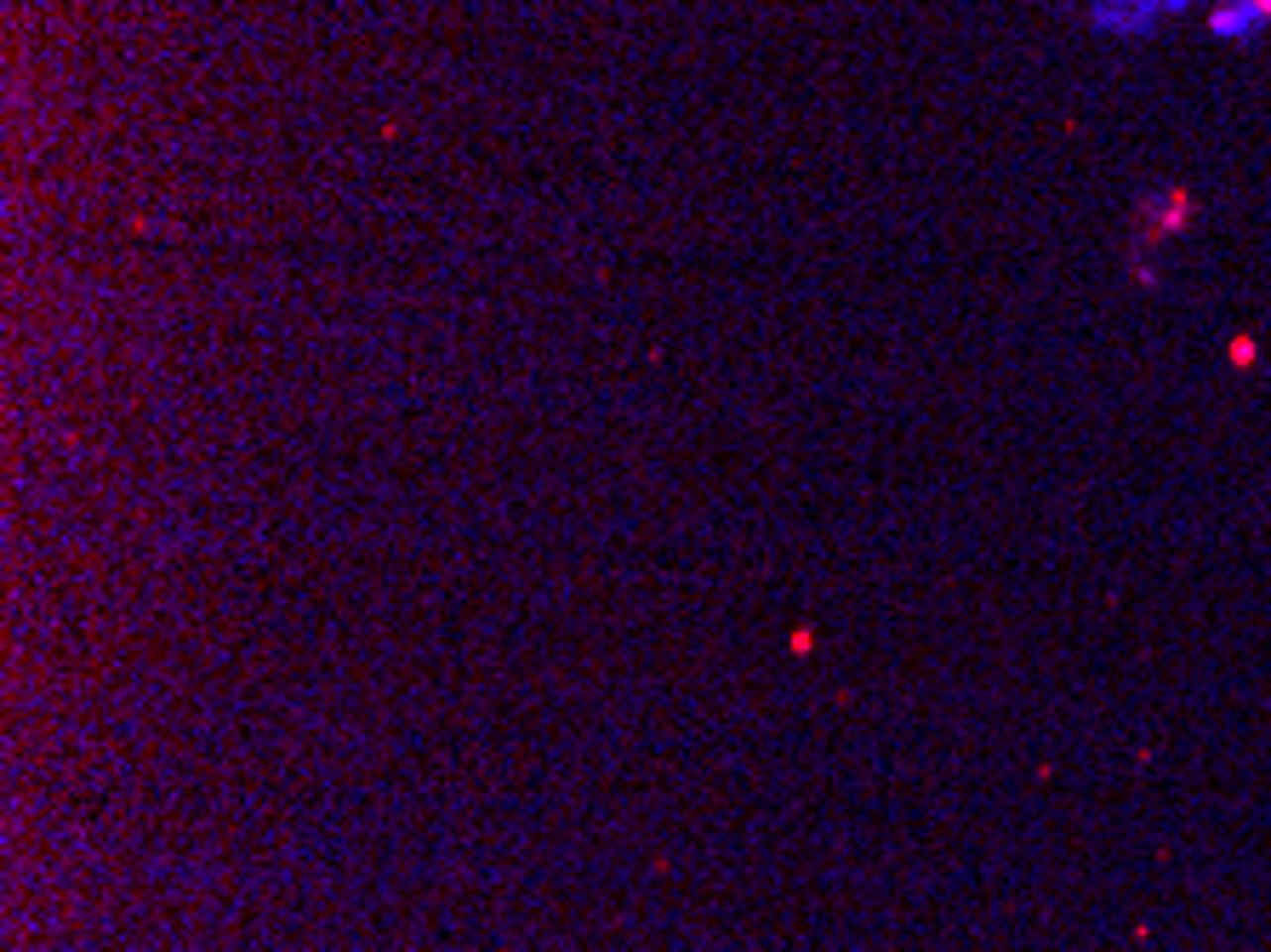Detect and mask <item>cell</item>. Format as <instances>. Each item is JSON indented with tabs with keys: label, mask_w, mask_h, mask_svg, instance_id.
<instances>
[{
	"label": "cell",
	"mask_w": 1271,
	"mask_h": 952,
	"mask_svg": "<svg viewBox=\"0 0 1271 952\" xmlns=\"http://www.w3.org/2000/svg\"><path fill=\"white\" fill-rule=\"evenodd\" d=\"M1163 211H1158V228L1146 234V240H1163V234H1181L1186 223H1192V194L1186 188H1175V194H1163Z\"/></svg>",
	"instance_id": "cell-1"
},
{
	"label": "cell",
	"mask_w": 1271,
	"mask_h": 952,
	"mask_svg": "<svg viewBox=\"0 0 1271 952\" xmlns=\"http://www.w3.org/2000/svg\"><path fill=\"white\" fill-rule=\"evenodd\" d=\"M1249 23H1254L1249 0H1243V6H1220V12H1214V35H1243Z\"/></svg>",
	"instance_id": "cell-2"
},
{
	"label": "cell",
	"mask_w": 1271,
	"mask_h": 952,
	"mask_svg": "<svg viewBox=\"0 0 1271 952\" xmlns=\"http://www.w3.org/2000/svg\"><path fill=\"white\" fill-rule=\"evenodd\" d=\"M1231 365H1254V342H1249V337L1231 342Z\"/></svg>",
	"instance_id": "cell-3"
},
{
	"label": "cell",
	"mask_w": 1271,
	"mask_h": 952,
	"mask_svg": "<svg viewBox=\"0 0 1271 952\" xmlns=\"http://www.w3.org/2000/svg\"><path fill=\"white\" fill-rule=\"evenodd\" d=\"M1249 12H1254V23H1271V0H1249Z\"/></svg>",
	"instance_id": "cell-4"
}]
</instances>
